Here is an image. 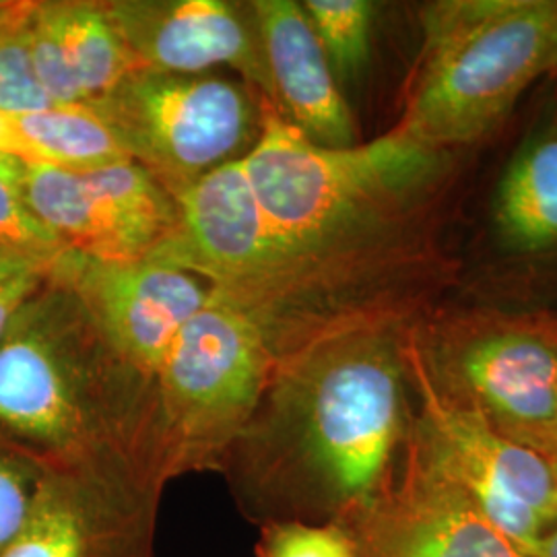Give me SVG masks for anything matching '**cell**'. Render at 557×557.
I'll return each instance as SVG.
<instances>
[{"label": "cell", "mask_w": 557, "mask_h": 557, "mask_svg": "<svg viewBox=\"0 0 557 557\" xmlns=\"http://www.w3.org/2000/svg\"><path fill=\"white\" fill-rule=\"evenodd\" d=\"M242 165L273 244L271 287L250 319L275 359L343 326L407 320L450 151L397 126L326 149L260 98L259 139Z\"/></svg>", "instance_id": "obj_1"}, {"label": "cell", "mask_w": 557, "mask_h": 557, "mask_svg": "<svg viewBox=\"0 0 557 557\" xmlns=\"http://www.w3.org/2000/svg\"><path fill=\"white\" fill-rule=\"evenodd\" d=\"M407 320L343 326L277 359L223 462L262 490L298 492L343 524L397 473L413 425Z\"/></svg>", "instance_id": "obj_2"}, {"label": "cell", "mask_w": 557, "mask_h": 557, "mask_svg": "<svg viewBox=\"0 0 557 557\" xmlns=\"http://www.w3.org/2000/svg\"><path fill=\"white\" fill-rule=\"evenodd\" d=\"M151 423L153 380L54 273L0 341V428L54 462L128 460L151 473Z\"/></svg>", "instance_id": "obj_3"}, {"label": "cell", "mask_w": 557, "mask_h": 557, "mask_svg": "<svg viewBox=\"0 0 557 557\" xmlns=\"http://www.w3.org/2000/svg\"><path fill=\"white\" fill-rule=\"evenodd\" d=\"M419 25L397 128L432 149L483 139L557 69V0H438L421 9Z\"/></svg>", "instance_id": "obj_4"}, {"label": "cell", "mask_w": 557, "mask_h": 557, "mask_svg": "<svg viewBox=\"0 0 557 557\" xmlns=\"http://www.w3.org/2000/svg\"><path fill=\"white\" fill-rule=\"evenodd\" d=\"M275 363L255 320L211 294L153 380L151 467L160 485L180 473L223 469Z\"/></svg>", "instance_id": "obj_5"}, {"label": "cell", "mask_w": 557, "mask_h": 557, "mask_svg": "<svg viewBox=\"0 0 557 557\" xmlns=\"http://www.w3.org/2000/svg\"><path fill=\"white\" fill-rule=\"evenodd\" d=\"M124 153L178 197L259 139L260 98L220 75L137 71L87 103Z\"/></svg>", "instance_id": "obj_6"}, {"label": "cell", "mask_w": 557, "mask_h": 557, "mask_svg": "<svg viewBox=\"0 0 557 557\" xmlns=\"http://www.w3.org/2000/svg\"><path fill=\"white\" fill-rule=\"evenodd\" d=\"M407 363L418 398L413 428L419 438L499 533L533 557L557 527V460L502 436L478 411L448 395L430 374L411 329Z\"/></svg>", "instance_id": "obj_7"}, {"label": "cell", "mask_w": 557, "mask_h": 557, "mask_svg": "<svg viewBox=\"0 0 557 557\" xmlns=\"http://www.w3.org/2000/svg\"><path fill=\"white\" fill-rule=\"evenodd\" d=\"M419 349L440 386L496 432L557 460V337L529 324H490Z\"/></svg>", "instance_id": "obj_8"}, {"label": "cell", "mask_w": 557, "mask_h": 557, "mask_svg": "<svg viewBox=\"0 0 557 557\" xmlns=\"http://www.w3.org/2000/svg\"><path fill=\"white\" fill-rule=\"evenodd\" d=\"M178 223L145 260L202 278L215 298L252 317L269 294L273 244L242 160L182 190Z\"/></svg>", "instance_id": "obj_9"}, {"label": "cell", "mask_w": 557, "mask_h": 557, "mask_svg": "<svg viewBox=\"0 0 557 557\" xmlns=\"http://www.w3.org/2000/svg\"><path fill=\"white\" fill-rule=\"evenodd\" d=\"M345 527L358 557H531L485 518L413 425L388 487Z\"/></svg>", "instance_id": "obj_10"}, {"label": "cell", "mask_w": 557, "mask_h": 557, "mask_svg": "<svg viewBox=\"0 0 557 557\" xmlns=\"http://www.w3.org/2000/svg\"><path fill=\"white\" fill-rule=\"evenodd\" d=\"M57 278L77 298L120 358L156 380L174 341L211 299L202 278L149 260L112 262L64 250Z\"/></svg>", "instance_id": "obj_11"}, {"label": "cell", "mask_w": 557, "mask_h": 557, "mask_svg": "<svg viewBox=\"0 0 557 557\" xmlns=\"http://www.w3.org/2000/svg\"><path fill=\"white\" fill-rule=\"evenodd\" d=\"M103 9L143 71L207 75L230 66L273 103L252 2L110 0Z\"/></svg>", "instance_id": "obj_12"}, {"label": "cell", "mask_w": 557, "mask_h": 557, "mask_svg": "<svg viewBox=\"0 0 557 557\" xmlns=\"http://www.w3.org/2000/svg\"><path fill=\"white\" fill-rule=\"evenodd\" d=\"M158 490L143 469L126 460H52L32 517L0 557H124L119 506Z\"/></svg>", "instance_id": "obj_13"}, {"label": "cell", "mask_w": 557, "mask_h": 557, "mask_svg": "<svg viewBox=\"0 0 557 557\" xmlns=\"http://www.w3.org/2000/svg\"><path fill=\"white\" fill-rule=\"evenodd\" d=\"M252 9L271 81V106L314 145L356 147L361 143L356 120L301 2L257 0Z\"/></svg>", "instance_id": "obj_14"}, {"label": "cell", "mask_w": 557, "mask_h": 557, "mask_svg": "<svg viewBox=\"0 0 557 557\" xmlns=\"http://www.w3.org/2000/svg\"><path fill=\"white\" fill-rule=\"evenodd\" d=\"M15 180L29 213L66 250L87 259L135 260L106 202L83 172L20 160Z\"/></svg>", "instance_id": "obj_15"}, {"label": "cell", "mask_w": 557, "mask_h": 557, "mask_svg": "<svg viewBox=\"0 0 557 557\" xmlns=\"http://www.w3.org/2000/svg\"><path fill=\"white\" fill-rule=\"evenodd\" d=\"M499 239L520 255L557 248V131L520 147L494 199Z\"/></svg>", "instance_id": "obj_16"}, {"label": "cell", "mask_w": 557, "mask_h": 557, "mask_svg": "<svg viewBox=\"0 0 557 557\" xmlns=\"http://www.w3.org/2000/svg\"><path fill=\"white\" fill-rule=\"evenodd\" d=\"M46 9L59 29L64 54L85 103L108 96L122 81L140 71L108 20L103 2L46 0Z\"/></svg>", "instance_id": "obj_17"}, {"label": "cell", "mask_w": 557, "mask_h": 557, "mask_svg": "<svg viewBox=\"0 0 557 557\" xmlns=\"http://www.w3.org/2000/svg\"><path fill=\"white\" fill-rule=\"evenodd\" d=\"M11 116L23 147V161L83 172L131 160L87 103L50 106Z\"/></svg>", "instance_id": "obj_18"}, {"label": "cell", "mask_w": 557, "mask_h": 557, "mask_svg": "<svg viewBox=\"0 0 557 557\" xmlns=\"http://www.w3.org/2000/svg\"><path fill=\"white\" fill-rule=\"evenodd\" d=\"M83 174L106 202L133 259H147L176 227L178 200L139 163L119 161Z\"/></svg>", "instance_id": "obj_19"}, {"label": "cell", "mask_w": 557, "mask_h": 557, "mask_svg": "<svg viewBox=\"0 0 557 557\" xmlns=\"http://www.w3.org/2000/svg\"><path fill=\"white\" fill-rule=\"evenodd\" d=\"M301 9L338 85L358 79L370 62L379 4L370 0H304Z\"/></svg>", "instance_id": "obj_20"}, {"label": "cell", "mask_w": 557, "mask_h": 557, "mask_svg": "<svg viewBox=\"0 0 557 557\" xmlns=\"http://www.w3.org/2000/svg\"><path fill=\"white\" fill-rule=\"evenodd\" d=\"M34 0H0V112L27 114L50 108L36 77L29 20Z\"/></svg>", "instance_id": "obj_21"}, {"label": "cell", "mask_w": 557, "mask_h": 557, "mask_svg": "<svg viewBox=\"0 0 557 557\" xmlns=\"http://www.w3.org/2000/svg\"><path fill=\"white\" fill-rule=\"evenodd\" d=\"M50 465L52 460L0 428V552L32 517Z\"/></svg>", "instance_id": "obj_22"}, {"label": "cell", "mask_w": 557, "mask_h": 557, "mask_svg": "<svg viewBox=\"0 0 557 557\" xmlns=\"http://www.w3.org/2000/svg\"><path fill=\"white\" fill-rule=\"evenodd\" d=\"M59 252H44L17 244H0V341L25 304L54 278Z\"/></svg>", "instance_id": "obj_23"}, {"label": "cell", "mask_w": 557, "mask_h": 557, "mask_svg": "<svg viewBox=\"0 0 557 557\" xmlns=\"http://www.w3.org/2000/svg\"><path fill=\"white\" fill-rule=\"evenodd\" d=\"M29 44L36 77L52 106L85 103L64 54L59 29L46 9V0H34L29 20Z\"/></svg>", "instance_id": "obj_24"}, {"label": "cell", "mask_w": 557, "mask_h": 557, "mask_svg": "<svg viewBox=\"0 0 557 557\" xmlns=\"http://www.w3.org/2000/svg\"><path fill=\"white\" fill-rule=\"evenodd\" d=\"M260 557H358V543L341 522H275L262 535Z\"/></svg>", "instance_id": "obj_25"}, {"label": "cell", "mask_w": 557, "mask_h": 557, "mask_svg": "<svg viewBox=\"0 0 557 557\" xmlns=\"http://www.w3.org/2000/svg\"><path fill=\"white\" fill-rule=\"evenodd\" d=\"M17 163V158L0 156V244H17L44 252L66 250L21 199L15 180Z\"/></svg>", "instance_id": "obj_26"}, {"label": "cell", "mask_w": 557, "mask_h": 557, "mask_svg": "<svg viewBox=\"0 0 557 557\" xmlns=\"http://www.w3.org/2000/svg\"><path fill=\"white\" fill-rule=\"evenodd\" d=\"M0 156L23 160V147L13 124V116L7 112H0Z\"/></svg>", "instance_id": "obj_27"}, {"label": "cell", "mask_w": 557, "mask_h": 557, "mask_svg": "<svg viewBox=\"0 0 557 557\" xmlns=\"http://www.w3.org/2000/svg\"><path fill=\"white\" fill-rule=\"evenodd\" d=\"M533 557H557V527L539 543Z\"/></svg>", "instance_id": "obj_28"}]
</instances>
